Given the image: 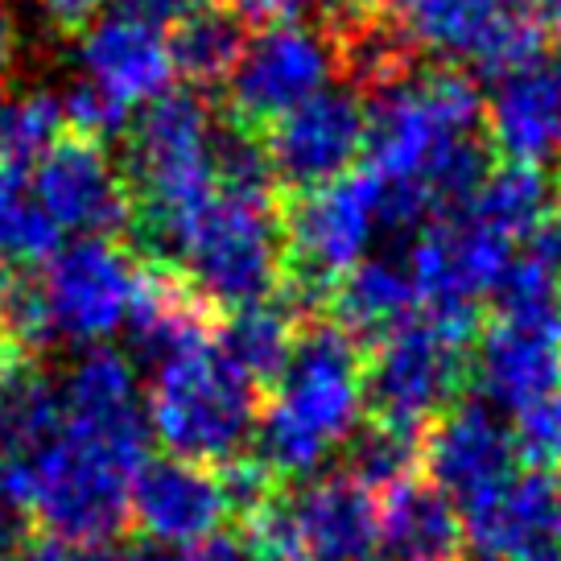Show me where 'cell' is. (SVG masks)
I'll return each mask as SVG.
<instances>
[{
    "mask_svg": "<svg viewBox=\"0 0 561 561\" xmlns=\"http://www.w3.org/2000/svg\"><path fill=\"white\" fill-rule=\"evenodd\" d=\"M58 392V434L30 455L0 458V508L37 520L70 549H104L128 525L133 488L149 462L153 434L137 368L121 351L91 347Z\"/></svg>",
    "mask_w": 561,
    "mask_h": 561,
    "instance_id": "cell-1",
    "label": "cell"
},
{
    "mask_svg": "<svg viewBox=\"0 0 561 561\" xmlns=\"http://www.w3.org/2000/svg\"><path fill=\"white\" fill-rule=\"evenodd\" d=\"M479 91L455 67L409 75L376 91L368 107V174L380 182V224L409 231L430 210H462L491 178L488 145L474 137Z\"/></svg>",
    "mask_w": 561,
    "mask_h": 561,
    "instance_id": "cell-2",
    "label": "cell"
},
{
    "mask_svg": "<svg viewBox=\"0 0 561 561\" xmlns=\"http://www.w3.org/2000/svg\"><path fill=\"white\" fill-rule=\"evenodd\" d=\"M368 388L359 343L343 327L314 322L256 421V462L273 479H314L334 450L351 446L364 421Z\"/></svg>",
    "mask_w": 561,
    "mask_h": 561,
    "instance_id": "cell-3",
    "label": "cell"
},
{
    "mask_svg": "<svg viewBox=\"0 0 561 561\" xmlns=\"http://www.w3.org/2000/svg\"><path fill=\"white\" fill-rule=\"evenodd\" d=\"M215 124L194 91H165L140 112L128 145L133 231L153 261L174 268L182 231L215 194Z\"/></svg>",
    "mask_w": 561,
    "mask_h": 561,
    "instance_id": "cell-4",
    "label": "cell"
},
{
    "mask_svg": "<svg viewBox=\"0 0 561 561\" xmlns=\"http://www.w3.org/2000/svg\"><path fill=\"white\" fill-rule=\"evenodd\" d=\"M145 417L149 434L170 450V458L228 467L244 458L248 442L256 438L261 404L256 388L219 359L215 343H203L153 364Z\"/></svg>",
    "mask_w": 561,
    "mask_h": 561,
    "instance_id": "cell-5",
    "label": "cell"
},
{
    "mask_svg": "<svg viewBox=\"0 0 561 561\" xmlns=\"http://www.w3.org/2000/svg\"><path fill=\"white\" fill-rule=\"evenodd\" d=\"M207 306L248 310L280 289L285 273V231L277 198L215 191L210 203L194 215L174 256V273Z\"/></svg>",
    "mask_w": 561,
    "mask_h": 561,
    "instance_id": "cell-6",
    "label": "cell"
},
{
    "mask_svg": "<svg viewBox=\"0 0 561 561\" xmlns=\"http://www.w3.org/2000/svg\"><path fill=\"white\" fill-rule=\"evenodd\" d=\"M474 322V310H421L376 343L364 364V388L380 425L417 434L421 425H434L446 409H455L467 380Z\"/></svg>",
    "mask_w": 561,
    "mask_h": 561,
    "instance_id": "cell-7",
    "label": "cell"
},
{
    "mask_svg": "<svg viewBox=\"0 0 561 561\" xmlns=\"http://www.w3.org/2000/svg\"><path fill=\"white\" fill-rule=\"evenodd\" d=\"M285 231V310L301 314L331 301L339 277L351 273L359 261H368L371 240L385 231L380 224V182L364 174H347L298 194L280 210Z\"/></svg>",
    "mask_w": 561,
    "mask_h": 561,
    "instance_id": "cell-8",
    "label": "cell"
},
{
    "mask_svg": "<svg viewBox=\"0 0 561 561\" xmlns=\"http://www.w3.org/2000/svg\"><path fill=\"white\" fill-rule=\"evenodd\" d=\"M248 520V541L264 561H368L380 545V500L351 474L310 479Z\"/></svg>",
    "mask_w": 561,
    "mask_h": 561,
    "instance_id": "cell-9",
    "label": "cell"
},
{
    "mask_svg": "<svg viewBox=\"0 0 561 561\" xmlns=\"http://www.w3.org/2000/svg\"><path fill=\"white\" fill-rule=\"evenodd\" d=\"M37 289L50 343L62 339L75 347H100L128 327L140 294V273L112 240H75L46 261Z\"/></svg>",
    "mask_w": 561,
    "mask_h": 561,
    "instance_id": "cell-10",
    "label": "cell"
},
{
    "mask_svg": "<svg viewBox=\"0 0 561 561\" xmlns=\"http://www.w3.org/2000/svg\"><path fill=\"white\" fill-rule=\"evenodd\" d=\"M331 75V34L301 21H277L256 37H248L244 58L228 79L231 124L264 133L294 107L314 100L318 91H327Z\"/></svg>",
    "mask_w": 561,
    "mask_h": 561,
    "instance_id": "cell-11",
    "label": "cell"
},
{
    "mask_svg": "<svg viewBox=\"0 0 561 561\" xmlns=\"http://www.w3.org/2000/svg\"><path fill=\"white\" fill-rule=\"evenodd\" d=\"M474 380L495 409L528 413L561 388V314L549 301L500 306L474 351Z\"/></svg>",
    "mask_w": 561,
    "mask_h": 561,
    "instance_id": "cell-12",
    "label": "cell"
},
{
    "mask_svg": "<svg viewBox=\"0 0 561 561\" xmlns=\"http://www.w3.org/2000/svg\"><path fill=\"white\" fill-rule=\"evenodd\" d=\"M368 140V107L351 88L318 91L264 133L273 178L298 194L331 186L351 174Z\"/></svg>",
    "mask_w": 561,
    "mask_h": 561,
    "instance_id": "cell-13",
    "label": "cell"
},
{
    "mask_svg": "<svg viewBox=\"0 0 561 561\" xmlns=\"http://www.w3.org/2000/svg\"><path fill=\"white\" fill-rule=\"evenodd\" d=\"M516 256V240L488 228L471 210H450L409 248L421 310H474L483 294H500Z\"/></svg>",
    "mask_w": 561,
    "mask_h": 561,
    "instance_id": "cell-14",
    "label": "cell"
},
{
    "mask_svg": "<svg viewBox=\"0 0 561 561\" xmlns=\"http://www.w3.org/2000/svg\"><path fill=\"white\" fill-rule=\"evenodd\" d=\"M34 194L58 231H79L83 240H107L133 219V198L100 145L58 137L37 161Z\"/></svg>",
    "mask_w": 561,
    "mask_h": 561,
    "instance_id": "cell-15",
    "label": "cell"
},
{
    "mask_svg": "<svg viewBox=\"0 0 561 561\" xmlns=\"http://www.w3.org/2000/svg\"><path fill=\"white\" fill-rule=\"evenodd\" d=\"M516 434L500 421L488 404H455L446 409L421 446V462L430 483L455 504L458 512L471 508L495 491L508 474H516Z\"/></svg>",
    "mask_w": 561,
    "mask_h": 561,
    "instance_id": "cell-16",
    "label": "cell"
},
{
    "mask_svg": "<svg viewBox=\"0 0 561 561\" xmlns=\"http://www.w3.org/2000/svg\"><path fill=\"white\" fill-rule=\"evenodd\" d=\"M231 516L224 479L182 458H149L133 488L128 520L158 549H194L219 537V525Z\"/></svg>",
    "mask_w": 561,
    "mask_h": 561,
    "instance_id": "cell-17",
    "label": "cell"
},
{
    "mask_svg": "<svg viewBox=\"0 0 561 561\" xmlns=\"http://www.w3.org/2000/svg\"><path fill=\"white\" fill-rule=\"evenodd\" d=\"M462 533L488 561L561 549V479L537 467L508 474L495 491L462 508Z\"/></svg>",
    "mask_w": 561,
    "mask_h": 561,
    "instance_id": "cell-18",
    "label": "cell"
},
{
    "mask_svg": "<svg viewBox=\"0 0 561 561\" xmlns=\"http://www.w3.org/2000/svg\"><path fill=\"white\" fill-rule=\"evenodd\" d=\"M79 62L83 79L124 107L153 104L174 79L170 37L140 13H107L95 21L79 42Z\"/></svg>",
    "mask_w": 561,
    "mask_h": 561,
    "instance_id": "cell-19",
    "label": "cell"
},
{
    "mask_svg": "<svg viewBox=\"0 0 561 561\" xmlns=\"http://www.w3.org/2000/svg\"><path fill=\"white\" fill-rule=\"evenodd\" d=\"M488 133L495 153L512 165L537 170L561 153V62L528 58L520 67L495 75L488 107Z\"/></svg>",
    "mask_w": 561,
    "mask_h": 561,
    "instance_id": "cell-20",
    "label": "cell"
},
{
    "mask_svg": "<svg viewBox=\"0 0 561 561\" xmlns=\"http://www.w3.org/2000/svg\"><path fill=\"white\" fill-rule=\"evenodd\" d=\"M380 545L392 561H462V516L434 483L409 479L380 500Z\"/></svg>",
    "mask_w": 561,
    "mask_h": 561,
    "instance_id": "cell-21",
    "label": "cell"
},
{
    "mask_svg": "<svg viewBox=\"0 0 561 561\" xmlns=\"http://www.w3.org/2000/svg\"><path fill=\"white\" fill-rule=\"evenodd\" d=\"M128 334L149 364L174 359L182 351L210 343V306L174 268L140 277L137 306L128 314Z\"/></svg>",
    "mask_w": 561,
    "mask_h": 561,
    "instance_id": "cell-22",
    "label": "cell"
},
{
    "mask_svg": "<svg viewBox=\"0 0 561 561\" xmlns=\"http://www.w3.org/2000/svg\"><path fill=\"white\" fill-rule=\"evenodd\" d=\"M334 306H339V322L343 331L359 343V339H385L409 318H417L421 298L413 285V268H409V252H380L351 268L347 277L334 289Z\"/></svg>",
    "mask_w": 561,
    "mask_h": 561,
    "instance_id": "cell-23",
    "label": "cell"
},
{
    "mask_svg": "<svg viewBox=\"0 0 561 561\" xmlns=\"http://www.w3.org/2000/svg\"><path fill=\"white\" fill-rule=\"evenodd\" d=\"M248 21L231 9L228 0H203L191 13L174 21L170 34V58L174 70H182L198 88L228 83L240 58L248 50Z\"/></svg>",
    "mask_w": 561,
    "mask_h": 561,
    "instance_id": "cell-24",
    "label": "cell"
},
{
    "mask_svg": "<svg viewBox=\"0 0 561 561\" xmlns=\"http://www.w3.org/2000/svg\"><path fill=\"white\" fill-rule=\"evenodd\" d=\"M298 327H294V314L285 306H248V310H236V314L210 334V343L219 351V359L228 364L244 385L264 388L277 385L289 355L298 347Z\"/></svg>",
    "mask_w": 561,
    "mask_h": 561,
    "instance_id": "cell-25",
    "label": "cell"
},
{
    "mask_svg": "<svg viewBox=\"0 0 561 561\" xmlns=\"http://www.w3.org/2000/svg\"><path fill=\"white\" fill-rule=\"evenodd\" d=\"M462 210H471L474 219H483L488 228L504 231L508 240L520 244L549 215V182L541 178V170L504 165L479 186V194Z\"/></svg>",
    "mask_w": 561,
    "mask_h": 561,
    "instance_id": "cell-26",
    "label": "cell"
},
{
    "mask_svg": "<svg viewBox=\"0 0 561 561\" xmlns=\"http://www.w3.org/2000/svg\"><path fill=\"white\" fill-rule=\"evenodd\" d=\"M62 107L50 91H0V170H25L50 153Z\"/></svg>",
    "mask_w": 561,
    "mask_h": 561,
    "instance_id": "cell-27",
    "label": "cell"
},
{
    "mask_svg": "<svg viewBox=\"0 0 561 561\" xmlns=\"http://www.w3.org/2000/svg\"><path fill=\"white\" fill-rule=\"evenodd\" d=\"M58 236L25 170H0V256L37 264L58 252Z\"/></svg>",
    "mask_w": 561,
    "mask_h": 561,
    "instance_id": "cell-28",
    "label": "cell"
},
{
    "mask_svg": "<svg viewBox=\"0 0 561 561\" xmlns=\"http://www.w3.org/2000/svg\"><path fill=\"white\" fill-rule=\"evenodd\" d=\"M417 434H404V430H392V425H371V430H359L347 446V474L355 483H364L371 495H385V491L401 488L413 479V467H417Z\"/></svg>",
    "mask_w": 561,
    "mask_h": 561,
    "instance_id": "cell-29",
    "label": "cell"
},
{
    "mask_svg": "<svg viewBox=\"0 0 561 561\" xmlns=\"http://www.w3.org/2000/svg\"><path fill=\"white\" fill-rule=\"evenodd\" d=\"M58 107H62V124L70 128V137L91 140V145H100L104 137H116L124 128V121H128V107L116 104L107 91H100L88 79H79L58 100Z\"/></svg>",
    "mask_w": 561,
    "mask_h": 561,
    "instance_id": "cell-30",
    "label": "cell"
},
{
    "mask_svg": "<svg viewBox=\"0 0 561 561\" xmlns=\"http://www.w3.org/2000/svg\"><path fill=\"white\" fill-rule=\"evenodd\" d=\"M516 450L520 458H528L537 471H549L561 462V388L541 401L537 409H528L516 417Z\"/></svg>",
    "mask_w": 561,
    "mask_h": 561,
    "instance_id": "cell-31",
    "label": "cell"
},
{
    "mask_svg": "<svg viewBox=\"0 0 561 561\" xmlns=\"http://www.w3.org/2000/svg\"><path fill=\"white\" fill-rule=\"evenodd\" d=\"M37 9L58 34H88L91 25L100 21L104 0H37Z\"/></svg>",
    "mask_w": 561,
    "mask_h": 561,
    "instance_id": "cell-32",
    "label": "cell"
},
{
    "mask_svg": "<svg viewBox=\"0 0 561 561\" xmlns=\"http://www.w3.org/2000/svg\"><path fill=\"white\" fill-rule=\"evenodd\" d=\"M178 561H264L256 549H252V541L248 537H210V541L194 545V549H186Z\"/></svg>",
    "mask_w": 561,
    "mask_h": 561,
    "instance_id": "cell-33",
    "label": "cell"
},
{
    "mask_svg": "<svg viewBox=\"0 0 561 561\" xmlns=\"http://www.w3.org/2000/svg\"><path fill=\"white\" fill-rule=\"evenodd\" d=\"M228 4L244 21L252 18V21H268V25H277V21H294V13L301 9V0H228Z\"/></svg>",
    "mask_w": 561,
    "mask_h": 561,
    "instance_id": "cell-34",
    "label": "cell"
},
{
    "mask_svg": "<svg viewBox=\"0 0 561 561\" xmlns=\"http://www.w3.org/2000/svg\"><path fill=\"white\" fill-rule=\"evenodd\" d=\"M9 561H88V558H79V549L54 541V537H37V541L25 537V541L9 553Z\"/></svg>",
    "mask_w": 561,
    "mask_h": 561,
    "instance_id": "cell-35",
    "label": "cell"
},
{
    "mask_svg": "<svg viewBox=\"0 0 561 561\" xmlns=\"http://www.w3.org/2000/svg\"><path fill=\"white\" fill-rule=\"evenodd\" d=\"M194 4H203V0H128V13H140V18L149 21H178L182 13H191Z\"/></svg>",
    "mask_w": 561,
    "mask_h": 561,
    "instance_id": "cell-36",
    "label": "cell"
},
{
    "mask_svg": "<svg viewBox=\"0 0 561 561\" xmlns=\"http://www.w3.org/2000/svg\"><path fill=\"white\" fill-rule=\"evenodd\" d=\"M13 58H18V21L9 13V4L0 0V75H9Z\"/></svg>",
    "mask_w": 561,
    "mask_h": 561,
    "instance_id": "cell-37",
    "label": "cell"
},
{
    "mask_svg": "<svg viewBox=\"0 0 561 561\" xmlns=\"http://www.w3.org/2000/svg\"><path fill=\"white\" fill-rule=\"evenodd\" d=\"M124 561H178V558H170V553L158 549V545H140V549H133Z\"/></svg>",
    "mask_w": 561,
    "mask_h": 561,
    "instance_id": "cell-38",
    "label": "cell"
},
{
    "mask_svg": "<svg viewBox=\"0 0 561 561\" xmlns=\"http://www.w3.org/2000/svg\"><path fill=\"white\" fill-rule=\"evenodd\" d=\"M388 4H392V13L401 9V21H404V18H413V13H417L425 0H388Z\"/></svg>",
    "mask_w": 561,
    "mask_h": 561,
    "instance_id": "cell-39",
    "label": "cell"
},
{
    "mask_svg": "<svg viewBox=\"0 0 561 561\" xmlns=\"http://www.w3.org/2000/svg\"><path fill=\"white\" fill-rule=\"evenodd\" d=\"M512 561H561V549H537V553H525V558H512Z\"/></svg>",
    "mask_w": 561,
    "mask_h": 561,
    "instance_id": "cell-40",
    "label": "cell"
},
{
    "mask_svg": "<svg viewBox=\"0 0 561 561\" xmlns=\"http://www.w3.org/2000/svg\"><path fill=\"white\" fill-rule=\"evenodd\" d=\"M327 4H334V13H351V9H364V4H371V0H327Z\"/></svg>",
    "mask_w": 561,
    "mask_h": 561,
    "instance_id": "cell-41",
    "label": "cell"
},
{
    "mask_svg": "<svg viewBox=\"0 0 561 561\" xmlns=\"http://www.w3.org/2000/svg\"><path fill=\"white\" fill-rule=\"evenodd\" d=\"M4 285H9V280H4V273H0V298H4Z\"/></svg>",
    "mask_w": 561,
    "mask_h": 561,
    "instance_id": "cell-42",
    "label": "cell"
},
{
    "mask_svg": "<svg viewBox=\"0 0 561 561\" xmlns=\"http://www.w3.org/2000/svg\"><path fill=\"white\" fill-rule=\"evenodd\" d=\"M558 191H561V178H558Z\"/></svg>",
    "mask_w": 561,
    "mask_h": 561,
    "instance_id": "cell-43",
    "label": "cell"
},
{
    "mask_svg": "<svg viewBox=\"0 0 561 561\" xmlns=\"http://www.w3.org/2000/svg\"><path fill=\"white\" fill-rule=\"evenodd\" d=\"M558 289H561V285H558ZM558 314H561V310H558Z\"/></svg>",
    "mask_w": 561,
    "mask_h": 561,
    "instance_id": "cell-44",
    "label": "cell"
},
{
    "mask_svg": "<svg viewBox=\"0 0 561 561\" xmlns=\"http://www.w3.org/2000/svg\"><path fill=\"white\" fill-rule=\"evenodd\" d=\"M558 25H561V21H558Z\"/></svg>",
    "mask_w": 561,
    "mask_h": 561,
    "instance_id": "cell-45",
    "label": "cell"
}]
</instances>
